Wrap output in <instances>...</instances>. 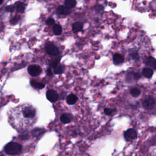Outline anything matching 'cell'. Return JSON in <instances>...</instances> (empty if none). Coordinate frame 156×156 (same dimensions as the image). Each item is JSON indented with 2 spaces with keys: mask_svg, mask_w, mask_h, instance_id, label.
<instances>
[{
  "mask_svg": "<svg viewBox=\"0 0 156 156\" xmlns=\"http://www.w3.org/2000/svg\"><path fill=\"white\" fill-rule=\"evenodd\" d=\"M21 116L26 121H33L36 116V110L32 106H25L21 111Z\"/></svg>",
  "mask_w": 156,
  "mask_h": 156,
  "instance_id": "6da1fadb",
  "label": "cell"
},
{
  "mask_svg": "<svg viewBox=\"0 0 156 156\" xmlns=\"http://www.w3.org/2000/svg\"><path fill=\"white\" fill-rule=\"evenodd\" d=\"M22 150V146L15 142H10L6 144L4 147V151L6 154L10 155H15L19 154Z\"/></svg>",
  "mask_w": 156,
  "mask_h": 156,
  "instance_id": "7a4b0ae2",
  "label": "cell"
},
{
  "mask_svg": "<svg viewBox=\"0 0 156 156\" xmlns=\"http://www.w3.org/2000/svg\"><path fill=\"white\" fill-rule=\"evenodd\" d=\"M155 104V100L152 96L146 97L142 102L143 107L145 109H151Z\"/></svg>",
  "mask_w": 156,
  "mask_h": 156,
  "instance_id": "3957f363",
  "label": "cell"
},
{
  "mask_svg": "<svg viewBox=\"0 0 156 156\" xmlns=\"http://www.w3.org/2000/svg\"><path fill=\"white\" fill-rule=\"evenodd\" d=\"M124 138L127 141H130L137 136V132L133 129H129L124 132Z\"/></svg>",
  "mask_w": 156,
  "mask_h": 156,
  "instance_id": "277c9868",
  "label": "cell"
},
{
  "mask_svg": "<svg viewBox=\"0 0 156 156\" xmlns=\"http://www.w3.org/2000/svg\"><path fill=\"white\" fill-rule=\"evenodd\" d=\"M45 50L50 55H57L59 52L58 48L51 43H48L46 44Z\"/></svg>",
  "mask_w": 156,
  "mask_h": 156,
  "instance_id": "5b68a950",
  "label": "cell"
},
{
  "mask_svg": "<svg viewBox=\"0 0 156 156\" xmlns=\"http://www.w3.org/2000/svg\"><path fill=\"white\" fill-rule=\"evenodd\" d=\"M27 71L30 76L35 77L40 75L42 70L40 66L36 65H32L28 67Z\"/></svg>",
  "mask_w": 156,
  "mask_h": 156,
  "instance_id": "8992f818",
  "label": "cell"
},
{
  "mask_svg": "<svg viewBox=\"0 0 156 156\" xmlns=\"http://www.w3.org/2000/svg\"><path fill=\"white\" fill-rule=\"evenodd\" d=\"M47 99L52 102H56L58 99V94L55 90H50L47 91L46 94Z\"/></svg>",
  "mask_w": 156,
  "mask_h": 156,
  "instance_id": "52a82bcc",
  "label": "cell"
},
{
  "mask_svg": "<svg viewBox=\"0 0 156 156\" xmlns=\"http://www.w3.org/2000/svg\"><path fill=\"white\" fill-rule=\"evenodd\" d=\"M57 12L62 15H67L70 13L71 11L69 9L67 8L66 6L64 5H60L57 8Z\"/></svg>",
  "mask_w": 156,
  "mask_h": 156,
  "instance_id": "ba28073f",
  "label": "cell"
},
{
  "mask_svg": "<svg viewBox=\"0 0 156 156\" xmlns=\"http://www.w3.org/2000/svg\"><path fill=\"white\" fill-rule=\"evenodd\" d=\"M146 65L147 66H149L150 67L156 69V59L152 57H149L148 58H147V59L146 60Z\"/></svg>",
  "mask_w": 156,
  "mask_h": 156,
  "instance_id": "9c48e42d",
  "label": "cell"
},
{
  "mask_svg": "<svg viewBox=\"0 0 156 156\" xmlns=\"http://www.w3.org/2000/svg\"><path fill=\"white\" fill-rule=\"evenodd\" d=\"M113 61L115 64H120L123 62L124 57L120 54H115L113 57Z\"/></svg>",
  "mask_w": 156,
  "mask_h": 156,
  "instance_id": "30bf717a",
  "label": "cell"
},
{
  "mask_svg": "<svg viewBox=\"0 0 156 156\" xmlns=\"http://www.w3.org/2000/svg\"><path fill=\"white\" fill-rule=\"evenodd\" d=\"M30 85L32 87L37 89H42L44 87V83L40 82H37L35 80H32L30 81Z\"/></svg>",
  "mask_w": 156,
  "mask_h": 156,
  "instance_id": "8fae6325",
  "label": "cell"
},
{
  "mask_svg": "<svg viewBox=\"0 0 156 156\" xmlns=\"http://www.w3.org/2000/svg\"><path fill=\"white\" fill-rule=\"evenodd\" d=\"M77 101V97L74 94H71L68 95L66 98V102L69 104V105H73L75 104Z\"/></svg>",
  "mask_w": 156,
  "mask_h": 156,
  "instance_id": "7c38bea8",
  "label": "cell"
},
{
  "mask_svg": "<svg viewBox=\"0 0 156 156\" xmlns=\"http://www.w3.org/2000/svg\"><path fill=\"white\" fill-rule=\"evenodd\" d=\"M15 8L17 10V12H20V13H23L24 11L25 10V4L22 2H20V1H17L16 3H15Z\"/></svg>",
  "mask_w": 156,
  "mask_h": 156,
  "instance_id": "4fadbf2b",
  "label": "cell"
},
{
  "mask_svg": "<svg viewBox=\"0 0 156 156\" xmlns=\"http://www.w3.org/2000/svg\"><path fill=\"white\" fill-rule=\"evenodd\" d=\"M73 30L74 32H78L79 31H81L83 29V24L80 22H75L73 24Z\"/></svg>",
  "mask_w": 156,
  "mask_h": 156,
  "instance_id": "5bb4252c",
  "label": "cell"
},
{
  "mask_svg": "<svg viewBox=\"0 0 156 156\" xmlns=\"http://www.w3.org/2000/svg\"><path fill=\"white\" fill-rule=\"evenodd\" d=\"M60 120L63 124H68L72 121V118L68 114H63L60 116Z\"/></svg>",
  "mask_w": 156,
  "mask_h": 156,
  "instance_id": "9a60e30c",
  "label": "cell"
},
{
  "mask_svg": "<svg viewBox=\"0 0 156 156\" xmlns=\"http://www.w3.org/2000/svg\"><path fill=\"white\" fill-rule=\"evenodd\" d=\"M142 74L144 77L147 78H150L152 77L153 74V71L150 68H145L143 69L142 71Z\"/></svg>",
  "mask_w": 156,
  "mask_h": 156,
  "instance_id": "2e32d148",
  "label": "cell"
},
{
  "mask_svg": "<svg viewBox=\"0 0 156 156\" xmlns=\"http://www.w3.org/2000/svg\"><path fill=\"white\" fill-rule=\"evenodd\" d=\"M76 0H65V5L68 9H72L76 5Z\"/></svg>",
  "mask_w": 156,
  "mask_h": 156,
  "instance_id": "e0dca14e",
  "label": "cell"
},
{
  "mask_svg": "<svg viewBox=\"0 0 156 156\" xmlns=\"http://www.w3.org/2000/svg\"><path fill=\"white\" fill-rule=\"evenodd\" d=\"M44 132H45V130L44 129L37 128V129H35L34 130H32V133L35 136H39L41 135L42 134H43Z\"/></svg>",
  "mask_w": 156,
  "mask_h": 156,
  "instance_id": "ac0fdd59",
  "label": "cell"
},
{
  "mask_svg": "<svg viewBox=\"0 0 156 156\" xmlns=\"http://www.w3.org/2000/svg\"><path fill=\"white\" fill-rule=\"evenodd\" d=\"M62 32V29L60 25L59 24H55L53 27V32L55 35H58Z\"/></svg>",
  "mask_w": 156,
  "mask_h": 156,
  "instance_id": "d6986e66",
  "label": "cell"
},
{
  "mask_svg": "<svg viewBox=\"0 0 156 156\" xmlns=\"http://www.w3.org/2000/svg\"><path fill=\"white\" fill-rule=\"evenodd\" d=\"M54 72L56 74H61L64 72V67L62 65H57L54 68Z\"/></svg>",
  "mask_w": 156,
  "mask_h": 156,
  "instance_id": "ffe728a7",
  "label": "cell"
},
{
  "mask_svg": "<svg viewBox=\"0 0 156 156\" xmlns=\"http://www.w3.org/2000/svg\"><path fill=\"white\" fill-rule=\"evenodd\" d=\"M130 93L133 97H138L140 94L141 91L137 88H133L130 90Z\"/></svg>",
  "mask_w": 156,
  "mask_h": 156,
  "instance_id": "44dd1931",
  "label": "cell"
},
{
  "mask_svg": "<svg viewBox=\"0 0 156 156\" xmlns=\"http://www.w3.org/2000/svg\"><path fill=\"white\" fill-rule=\"evenodd\" d=\"M115 111V110H113L112 108H106L104 109V113L105 115H110L111 114H112V113Z\"/></svg>",
  "mask_w": 156,
  "mask_h": 156,
  "instance_id": "7402d4cb",
  "label": "cell"
},
{
  "mask_svg": "<svg viewBox=\"0 0 156 156\" xmlns=\"http://www.w3.org/2000/svg\"><path fill=\"white\" fill-rule=\"evenodd\" d=\"M15 6L13 5H8L5 8V10L7 12H12L14 11L15 10Z\"/></svg>",
  "mask_w": 156,
  "mask_h": 156,
  "instance_id": "603a6c76",
  "label": "cell"
},
{
  "mask_svg": "<svg viewBox=\"0 0 156 156\" xmlns=\"http://www.w3.org/2000/svg\"><path fill=\"white\" fill-rule=\"evenodd\" d=\"M58 62H59V59H57V60H54V61H52V62L50 63V66H51V67L55 68V67H56V66L58 65Z\"/></svg>",
  "mask_w": 156,
  "mask_h": 156,
  "instance_id": "cb8c5ba5",
  "label": "cell"
},
{
  "mask_svg": "<svg viewBox=\"0 0 156 156\" xmlns=\"http://www.w3.org/2000/svg\"><path fill=\"white\" fill-rule=\"evenodd\" d=\"M18 21H19V18H18V16H15V17L12 18V19L10 20V22L11 24H16L17 22H18Z\"/></svg>",
  "mask_w": 156,
  "mask_h": 156,
  "instance_id": "d4e9b609",
  "label": "cell"
},
{
  "mask_svg": "<svg viewBox=\"0 0 156 156\" xmlns=\"http://www.w3.org/2000/svg\"><path fill=\"white\" fill-rule=\"evenodd\" d=\"M46 23L48 26H52L54 24V20L52 19V18H49L46 20Z\"/></svg>",
  "mask_w": 156,
  "mask_h": 156,
  "instance_id": "484cf974",
  "label": "cell"
},
{
  "mask_svg": "<svg viewBox=\"0 0 156 156\" xmlns=\"http://www.w3.org/2000/svg\"><path fill=\"white\" fill-rule=\"evenodd\" d=\"M131 57H132L133 59H135V60H138V57H139L138 54L136 52H133V53L131 54Z\"/></svg>",
  "mask_w": 156,
  "mask_h": 156,
  "instance_id": "4316f807",
  "label": "cell"
},
{
  "mask_svg": "<svg viewBox=\"0 0 156 156\" xmlns=\"http://www.w3.org/2000/svg\"><path fill=\"white\" fill-rule=\"evenodd\" d=\"M141 77L140 74L138 73H133V79L135 80H137L138 79H140Z\"/></svg>",
  "mask_w": 156,
  "mask_h": 156,
  "instance_id": "83f0119b",
  "label": "cell"
},
{
  "mask_svg": "<svg viewBox=\"0 0 156 156\" xmlns=\"http://www.w3.org/2000/svg\"><path fill=\"white\" fill-rule=\"evenodd\" d=\"M95 9H96L97 11L102 10H103V7L101 6V5H98V6H96V7H95Z\"/></svg>",
  "mask_w": 156,
  "mask_h": 156,
  "instance_id": "f1b7e54d",
  "label": "cell"
},
{
  "mask_svg": "<svg viewBox=\"0 0 156 156\" xmlns=\"http://www.w3.org/2000/svg\"><path fill=\"white\" fill-rule=\"evenodd\" d=\"M46 73H47V76H52V71H51V68H48V69H47Z\"/></svg>",
  "mask_w": 156,
  "mask_h": 156,
  "instance_id": "f546056e",
  "label": "cell"
},
{
  "mask_svg": "<svg viewBox=\"0 0 156 156\" xmlns=\"http://www.w3.org/2000/svg\"><path fill=\"white\" fill-rule=\"evenodd\" d=\"M2 1H3V0H0V4H2Z\"/></svg>",
  "mask_w": 156,
  "mask_h": 156,
  "instance_id": "4dcf8cb0",
  "label": "cell"
}]
</instances>
